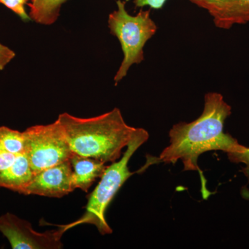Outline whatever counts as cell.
<instances>
[{
    "label": "cell",
    "instance_id": "15",
    "mask_svg": "<svg viewBox=\"0 0 249 249\" xmlns=\"http://www.w3.org/2000/svg\"><path fill=\"white\" fill-rule=\"evenodd\" d=\"M18 156L8 152L0 145V170L6 169L14 164Z\"/></svg>",
    "mask_w": 249,
    "mask_h": 249
},
{
    "label": "cell",
    "instance_id": "6",
    "mask_svg": "<svg viewBox=\"0 0 249 249\" xmlns=\"http://www.w3.org/2000/svg\"><path fill=\"white\" fill-rule=\"evenodd\" d=\"M0 232L9 240L14 249H60L65 229L38 232L31 223L10 213L0 217Z\"/></svg>",
    "mask_w": 249,
    "mask_h": 249
},
{
    "label": "cell",
    "instance_id": "13",
    "mask_svg": "<svg viewBox=\"0 0 249 249\" xmlns=\"http://www.w3.org/2000/svg\"><path fill=\"white\" fill-rule=\"evenodd\" d=\"M27 1V0H0V4H4L8 9L14 11L24 22H29L31 19L24 7Z\"/></svg>",
    "mask_w": 249,
    "mask_h": 249
},
{
    "label": "cell",
    "instance_id": "8",
    "mask_svg": "<svg viewBox=\"0 0 249 249\" xmlns=\"http://www.w3.org/2000/svg\"><path fill=\"white\" fill-rule=\"evenodd\" d=\"M206 9L216 27L230 29L235 24L249 22V0H190Z\"/></svg>",
    "mask_w": 249,
    "mask_h": 249
},
{
    "label": "cell",
    "instance_id": "3",
    "mask_svg": "<svg viewBox=\"0 0 249 249\" xmlns=\"http://www.w3.org/2000/svg\"><path fill=\"white\" fill-rule=\"evenodd\" d=\"M149 137L145 129L137 128L122 158L106 167L101 181L89 196L85 214L75 222L59 227L67 231L80 224H92L101 235L111 234L112 230L106 219V210L124 183L134 175L129 170V160L139 147L148 140Z\"/></svg>",
    "mask_w": 249,
    "mask_h": 249
},
{
    "label": "cell",
    "instance_id": "17",
    "mask_svg": "<svg viewBox=\"0 0 249 249\" xmlns=\"http://www.w3.org/2000/svg\"><path fill=\"white\" fill-rule=\"evenodd\" d=\"M167 0H134V4L137 7L148 6L152 9H160L163 7Z\"/></svg>",
    "mask_w": 249,
    "mask_h": 249
},
{
    "label": "cell",
    "instance_id": "10",
    "mask_svg": "<svg viewBox=\"0 0 249 249\" xmlns=\"http://www.w3.org/2000/svg\"><path fill=\"white\" fill-rule=\"evenodd\" d=\"M34 175L26 156L19 155L11 166L0 170V188L22 194Z\"/></svg>",
    "mask_w": 249,
    "mask_h": 249
},
{
    "label": "cell",
    "instance_id": "4",
    "mask_svg": "<svg viewBox=\"0 0 249 249\" xmlns=\"http://www.w3.org/2000/svg\"><path fill=\"white\" fill-rule=\"evenodd\" d=\"M116 4L117 10L109 14L108 19L111 34L120 42L124 55L114 76L116 84L124 79L132 65L143 61L144 47L157 30L149 10H142L133 16L127 12L124 1L118 0Z\"/></svg>",
    "mask_w": 249,
    "mask_h": 249
},
{
    "label": "cell",
    "instance_id": "2",
    "mask_svg": "<svg viewBox=\"0 0 249 249\" xmlns=\"http://www.w3.org/2000/svg\"><path fill=\"white\" fill-rule=\"evenodd\" d=\"M61 124L72 152L106 163L120 158L137 128L126 124L120 109L91 118L60 114Z\"/></svg>",
    "mask_w": 249,
    "mask_h": 249
},
{
    "label": "cell",
    "instance_id": "9",
    "mask_svg": "<svg viewBox=\"0 0 249 249\" xmlns=\"http://www.w3.org/2000/svg\"><path fill=\"white\" fill-rule=\"evenodd\" d=\"M70 160L73 168L72 185L73 189L79 188L86 193L96 178L103 176L107 167L100 160L74 153Z\"/></svg>",
    "mask_w": 249,
    "mask_h": 249
},
{
    "label": "cell",
    "instance_id": "16",
    "mask_svg": "<svg viewBox=\"0 0 249 249\" xmlns=\"http://www.w3.org/2000/svg\"><path fill=\"white\" fill-rule=\"evenodd\" d=\"M16 57V53L6 46L0 43V71Z\"/></svg>",
    "mask_w": 249,
    "mask_h": 249
},
{
    "label": "cell",
    "instance_id": "12",
    "mask_svg": "<svg viewBox=\"0 0 249 249\" xmlns=\"http://www.w3.org/2000/svg\"><path fill=\"white\" fill-rule=\"evenodd\" d=\"M0 145L14 155H24L25 154L24 132L5 126L0 127Z\"/></svg>",
    "mask_w": 249,
    "mask_h": 249
},
{
    "label": "cell",
    "instance_id": "14",
    "mask_svg": "<svg viewBox=\"0 0 249 249\" xmlns=\"http://www.w3.org/2000/svg\"><path fill=\"white\" fill-rule=\"evenodd\" d=\"M229 160L233 163H243L245 168H242V172L248 178L249 182V147H247L244 151L238 153L227 154Z\"/></svg>",
    "mask_w": 249,
    "mask_h": 249
},
{
    "label": "cell",
    "instance_id": "1",
    "mask_svg": "<svg viewBox=\"0 0 249 249\" xmlns=\"http://www.w3.org/2000/svg\"><path fill=\"white\" fill-rule=\"evenodd\" d=\"M231 114V107L224 101L222 94L206 93L201 115L193 122L175 124L170 131V145L157 158L159 162L173 164L181 160L184 170L199 172L203 196L206 199L209 193L206 189V179L197 164L199 156L212 150L238 153L247 148L230 134L224 132V122Z\"/></svg>",
    "mask_w": 249,
    "mask_h": 249
},
{
    "label": "cell",
    "instance_id": "5",
    "mask_svg": "<svg viewBox=\"0 0 249 249\" xmlns=\"http://www.w3.org/2000/svg\"><path fill=\"white\" fill-rule=\"evenodd\" d=\"M23 132L24 155L35 175L70 160L73 155L58 119L53 124L32 126Z\"/></svg>",
    "mask_w": 249,
    "mask_h": 249
},
{
    "label": "cell",
    "instance_id": "11",
    "mask_svg": "<svg viewBox=\"0 0 249 249\" xmlns=\"http://www.w3.org/2000/svg\"><path fill=\"white\" fill-rule=\"evenodd\" d=\"M67 0H31L29 16L37 24L51 25L56 22L62 5Z\"/></svg>",
    "mask_w": 249,
    "mask_h": 249
},
{
    "label": "cell",
    "instance_id": "7",
    "mask_svg": "<svg viewBox=\"0 0 249 249\" xmlns=\"http://www.w3.org/2000/svg\"><path fill=\"white\" fill-rule=\"evenodd\" d=\"M72 174L73 168L70 160L50 167L34 175L22 195L61 198L74 191Z\"/></svg>",
    "mask_w": 249,
    "mask_h": 249
}]
</instances>
